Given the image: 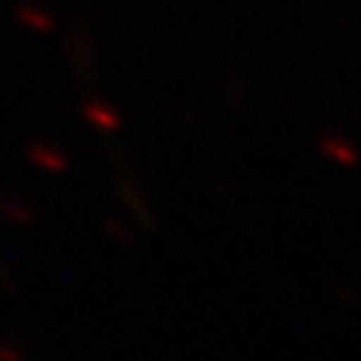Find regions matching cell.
Listing matches in <instances>:
<instances>
[{"instance_id": "cell-4", "label": "cell", "mask_w": 361, "mask_h": 361, "mask_svg": "<svg viewBox=\"0 0 361 361\" xmlns=\"http://www.w3.org/2000/svg\"><path fill=\"white\" fill-rule=\"evenodd\" d=\"M325 154H329L334 163H341V166H353V160H355L353 151L341 148V142H329V145H325Z\"/></svg>"}, {"instance_id": "cell-2", "label": "cell", "mask_w": 361, "mask_h": 361, "mask_svg": "<svg viewBox=\"0 0 361 361\" xmlns=\"http://www.w3.org/2000/svg\"><path fill=\"white\" fill-rule=\"evenodd\" d=\"M30 160L33 163H37L39 166V172H54V175H58V172H63V169H66V157L61 154V151H33L30 154Z\"/></svg>"}, {"instance_id": "cell-3", "label": "cell", "mask_w": 361, "mask_h": 361, "mask_svg": "<svg viewBox=\"0 0 361 361\" xmlns=\"http://www.w3.org/2000/svg\"><path fill=\"white\" fill-rule=\"evenodd\" d=\"M0 211L9 214V220H16V223H30V208L21 205L18 199H4L0 202Z\"/></svg>"}, {"instance_id": "cell-5", "label": "cell", "mask_w": 361, "mask_h": 361, "mask_svg": "<svg viewBox=\"0 0 361 361\" xmlns=\"http://www.w3.org/2000/svg\"><path fill=\"white\" fill-rule=\"evenodd\" d=\"M0 361H25V355H21V349L13 346L9 341H0Z\"/></svg>"}, {"instance_id": "cell-6", "label": "cell", "mask_w": 361, "mask_h": 361, "mask_svg": "<svg viewBox=\"0 0 361 361\" xmlns=\"http://www.w3.org/2000/svg\"><path fill=\"white\" fill-rule=\"evenodd\" d=\"M106 226L111 229V235H115V238H127V226L118 223L115 217H109V220H106Z\"/></svg>"}, {"instance_id": "cell-1", "label": "cell", "mask_w": 361, "mask_h": 361, "mask_svg": "<svg viewBox=\"0 0 361 361\" xmlns=\"http://www.w3.org/2000/svg\"><path fill=\"white\" fill-rule=\"evenodd\" d=\"M121 190H123V205H127V211H130L133 217L139 220L142 226H151V211H148V202H142L139 187H135L130 178H123V180H121Z\"/></svg>"}]
</instances>
